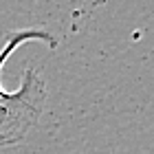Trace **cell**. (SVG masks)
I'll use <instances>...</instances> for the list:
<instances>
[{
  "instance_id": "obj_1",
  "label": "cell",
  "mask_w": 154,
  "mask_h": 154,
  "mask_svg": "<svg viewBox=\"0 0 154 154\" xmlns=\"http://www.w3.org/2000/svg\"><path fill=\"white\" fill-rule=\"evenodd\" d=\"M26 42L55 46V38L44 29H20L5 38L0 48V71L11 53ZM46 106V82L38 68H24L22 84L16 90H5L0 84V150L22 143L42 119Z\"/></svg>"
}]
</instances>
